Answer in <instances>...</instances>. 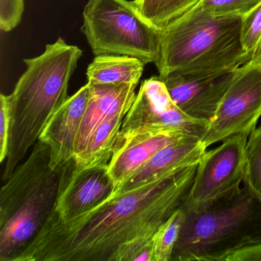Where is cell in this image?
I'll list each match as a JSON object with an SVG mask.
<instances>
[{"instance_id": "cell-17", "label": "cell", "mask_w": 261, "mask_h": 261, "mask_svg": "<svg viewBox=\"0 0 261 261\" xmlns=\"http://www.w3.org/2000/svg\"><path fill=\"white\" fill-rule=\"evenodd\" d=\"M126 114L120 113L98 126L91 136L85 152L74 160L77 169L108 166Z\"/></svg>"}, {"instance_id": "cell-2", "label": "cell", "mask_w": 261, "mask_h": 261, "mask_svg": "<svg viewBox=\"0 0 261 261\" xmlns=\"http://www.w3.org/2000/svg\"><path fill=\"white\" fill-rule=\"evenodd\" d=\"M82 54L79 47L59 38L40 56L24 60L27 70L8 96L11 126L4 181L10 178L53 114L68 100L70 79Z\"/></svg>"}, {"instance_id": "cell-14", "label": "cell", "mask_w": 261, "mask_h": 261, "mask_svg": "<svg viewBox=\"0 0 261 261\" xmlns=\"http://www.w3.org/2000/svg\"><path fill=\"white\" fill-rule=\"evenodd\" d=\"M207 151L197 136L186 135L157 152L136 171L113 195L123 193L152 182L172 171L198 163Z\"/></svg>"}, {"instance_id": "cell-18", "label": "cell", "mask_w": 261, "mask_h": 261, "mask_svg": "<svg viewBox=\"0 0 261 261\" xmlns=\"http://www.w3.org/2000/svg\"><path fill=\"white\" fill-rule=\"evenodd\" d=\"M143 19L162 30L198 7L201 0H134Z\"/></svg>"}, {"instance_id": "cell-16", "label": "cell", "mask_w": 261, "mask_h": 261, "mask_svg": "<svg viewBox=\"0 0 261 261\" xmlns=\"http://www.w3.org/2000/svg\"><path fill=\"white\" fill-rule=\"evenodd\" d=\"M146 64L135 57L117 55L96 56L88 65L90 85H138Z\"/></svg>"}, {"instance_id": "cell-15", "label": "cell", "mask_w": 261, "mask_h": 261, "mask_svg": "<svg viewBox=\"0 0 261 261\" xmlns=\"http://www.w3.org/2000/svg\"><path fill=\"white\" fill-rule=\"evenodd\" d=\"M186 135L191 134L183 132L137 134L117 143L108 164V173L114 181L115 190L160 149Z\"/></svg>"}, {"instance_id": "cell-11", "label": "cell", "mask_w": 261, "mask_h": 261, "mask_svg": "<svg viewBox=\"0 0 261 261\" xmlns=\"http://www.w3.org/2000/svg\"><path fill=\"white\" fill-rule=\"evenodd\" d=\"M115 190L108 173V166L77 169L59 196L56 213L62 221H68L95 208Z\"/></svg>"}, {"instance_id": "cell-9", "label": "cell", "mask_w": 261, "mask_h": 261, "mask_svg": "<svg viewBox=\"0 0 261 261\" xmlns=\"http://www.w3.org/2000/svg\"><path fill=\"white\" fill-rule=\"evenodd\" d=\"M248 137L238 134L229 137L203 154L181 208H198L241 188Z\"/></svg>"}, {"instance_id": "cell-12", "label": "cell", "mask_w": 261, "mask_h": 261, "mask_svg": "<svg viewBox=\"0 0 261 261\" xmlns=\"http://www.w3.org/2000/svg\"><path fill=\"white\" fill-rule=\"evenodd\" d=\"M91 86L88 83L53 114L39 140L48 145L53 169L74 160L76 140L89 101Z\"/></svg>"}, {"instance_id": "cell-26", "label": "cell", "mask_w": 261, "mask_h": 261, "mask_svg": "<svg viewBox=\"0 0 261 261\" xmlns=\"http://www.w3.org/2000/svg\"><path fill=\"white\" fill-rule=\"evenodd\" d=\"M225 261H261V243L234 252Z\"/></svg>"}, {"instance_id": "cell-25", "label": "cell", "mask_w": 261, "mask_h": 261, "mask_svg": "<svg viewBox=\"0 0 261 261\" xmlns=\"http://www.w3.org/2000/svg\"><path fill=\"white\" fill-rule=\"evenodd\" d=\"M11 126V111L8 96H0V162L4 163L8 155Z\"/></svg>"}, {"instance_id": "cell-3", "label": "cell", "mask_w": 261, "mask_h": 261, "mask_svg": "<svg viewBox=\"0 0 261 261\" xmlns=\"http://www.w3.org/2000/svg\"><path fill=\"white\" fill-rule=\"evenodd\" d=\"M48 145L38 140L0 192V261H18L54 213L76 165L53 169Z\"/></svg>"}, {"instance_id": "cell-24", "label": "cell", "mask_w": 261, "mask_h": 261, "mask_svg": "<svg viewBox=\"0 0 261 261\" xmlns=\"http://www.w3.org/2000/svg\"><path fill=\"white\" fill-rule=\"evenodd\" d=\"M24 0H0V29L4 33L14 30L22 20Z\"/></svg>"}, {"instance_id": "cell-13", "label": "cell", "mask_w": 261, "mask_h": 261, "mask_svg": "<svg viewBox=\"0 0 261 261\" xmlns=\"http://www.w3.org/2000/svg\"><path fill=\"white\" fill-rule=\"evenodd\" d=\"M89 101L81 123L75 144L74 160L86 149L94 131L108 119L128 112L135 100L137 85H90Z\"/></svg>"}, {"instance_id": "cell-10", "label": "cell", "mask_w": 261, "mask_h": 261, "mask_svg": "<svg viewBox=\"0 0 261 261\" xmlns=\"http://www.w3.org/2000/svg\"><path fill=\"white\" fill-rule=\"evenodd\" d=\"M235 70L206 74L173 73L159 77L181 111L192 118L210 123L230 86Z\"/></svg>"}, {"instance_id": "cell-5", "label": "cell", "mask_w": 261, "mask_h": 261, "mask_svg": "<svg viewBox=\"0 0 261 261\" xmlns=\"http://www.w3.org/2000/svg\"><path fill=\"white\" fill-rule=\"evenodd\" d=\"M183 211L171 261H225L234 252L261 243V201L244 186Z\"/></svg>"}, {"instance_id": "cell-20", "label": "cell", "mask_w": 261, "mask_h": 261, "mask_svg": "<svg viewBox=\"0 0 261 261\" xmlns=\"http://www.w3.org/2000/svg\"><path fill=\"white\" fill-rule=\"evenodd\" d=\"M184 219V211L180 207L163 223L153 237V261H171Z\"/></svg>"}, {"instance_id": "cell-8", "label": "cell", "mask_w": 261, "mask_h": 261, "mask_svg": "<svg viewBox=\"0 0 261 261\" xmlns=\"http://www.w3.org/2000/svg\"><path fill=\"white\" fill-rule=\"evenodd\" d=\"M260 117L261 61L250 60L235 70L201 143L207 149L238 134L250 135Z\"/></svg>"}, {"instance_id": "cell-23", "label": "cell", "mask_w": 261, "mask_h": 261, "mask_svg": "<svg viewBox=\"0 0 261 261\" xmlns=\"http://www.w3.org/2000/svg\"><path fill=\"white\" fill-rule=\"evenodd\" d=\"M261 37V4L243 16L241 25V42L245 53L250 56L254 53Z\"/></svg>"}, {"instance_id": "cell-4", "label": "cell", "mask_w": 261, "mask_h": 261, "mask_svg": "<svg viewBox=\"0 0 261 261\" xmlns=\"http://www.w3.org/2000/svg\"><path fill=\"white\" fill-rule=\"evenodd\" d=\"M242 17H215L195 7L160 30V77L231 71L250 60L241 42Z\"/></svg>"}, {"instance_id": "cell-21", "label": "cell", "mask_w": 261, "mask_h": 261, "mask_svg": "<svg viewBox=\"0 0 261 261\" xmlns=\"http://www.w3.org/2000/svg\"><path fill=\"white\" fill-rule=\"evenodd\" d=\"M153 237L140 235L120 244L111 261H153Z\"/></svg>"}, {"instance_id": "cell-27", "label": "cell", "mask_w": 261, "mask_h": 261, "mask_svg": "<svg viewBox=\"0 0 261 261\" xmlns=\"http://www.w3.org/2000/svg\"><path fill=\"white\" fill-rule=\"evenodd\" d=\"M250 60L261 61V37Z\"/></svg>"}, {"instance_id": "cell-7", "label": "cell", "mask_w": 261, "mask_h": 261, "mask_svg": "<svg viewBox=\"0 0 261 261\" xmlns=\"http://www.w3.org/2000/svg\"><path fill=\"white\" fill-rule=\"evenodd\" d=\"M208 126L207 122L192 118L181 111L157 76L142 83L123 119L117 143L137 134L169 132H183L202 140Z\"/></svg>"}, {"instance_id": "cell-19", "label": "cell", "mask_w": 261, "mask_h": 261, "mask_svg": "<svg viewBox=\"0 0 261 261\" xmlns=\"http://www.w3.org/2000/svg\"><path fill=\"white\" fill-rule=\"evenodd\" d=\"M243 184L254 198L261 201V125L255 127L247 139Z\"/></svg>"}, {"instance_id": "cell-6", "label": "cell", "mask_w": 261, "mask_h": 261, "mask_svg": "<svg viewBox=\"0 0 261 261\" xmlns=\"http://www.w3.org/2000/svg\"><path fill=\"white\" fill-rule=\"evenodd\" d=\"M94 56L117 55L156 64L160 31L139 13L133 1L88 0L81 28Z\"/></svg>"}, {"instance_id": "cell-1", "label": "cell", "mask_w": 261, "mask_h": 261, "mask_svg": "<svg viewBox=\"0 0 261 261\" xmlns=\"http://www.w3.org/2000/svg\"><path fill=\"white\" fill-rule=\"evenodd\" d=\"M198 163L149 184L112 195L95 208L68 221L56 211L18 261H111L120 244L155 234L180 208Z\"/></svg>"}, {"instance_id": "cell-22", "label": "cell", "mask_w": 261, "mask_h": 261, "mask_svg": "<svg viewBox=\"0 0 261 261\" xmlns=\"http://www.w3.org/2000/svg\"><path fill=\"white\" fill-rule=\"evenodd\" d=\"M261 0H201L198 7L215 17H243Z\"/></svg>"}]
</instances>
